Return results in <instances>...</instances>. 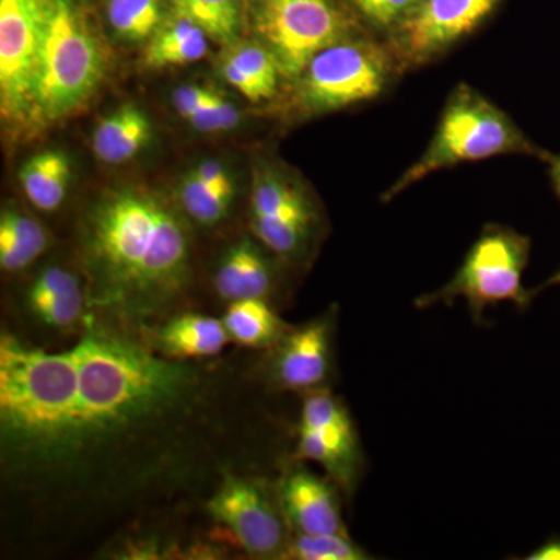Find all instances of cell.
<instances>
[{"label":"cell","instance_id":"obj_1","mask_svg":"<svg viewBox=\"0 0 560 560\" xmlns=\"http://www.w3.org/2000/svg\"><path fill=\"white\" fill-rule=\"evenodd\" d=\"M83 254L94 301L131 316L160 311L189 280L186 223L160 194L143 187L108 190L91 206Z\"/></svg>","mask_w":560,"mask_h":560},{"label":"cell","instance_id":"obj_2","mask_svg":"<svg viewBox=\"0 0 560 560\" xmlns=\"http://www.w3.org/2000/svg\"><path fill=\"white\" fill-rule=\"evenodd\" d=\"M79 458L106 442H131L167 422L194 393V371L153 355L117 330L94 327L75 346Z\"/></svg>","mask_w":560,"mask_h":560},{"label":"cell","instance_id":"obj_3","mask_svg":"<svg viewBox=\"0 0 560 560\" xmlns=\"http://www.w3.org/2000/svg\"><path fill=\"white\" fill-rule=\"evenodd\" d=\"M0 434L7 466L58 470L79 459V363L75 349L46 352L3 334Z\"/></svg>","mask_w":560,"mask_h":560},{"label":"cell","instance_id":"obj_4","mask_svg":"<svg viewBox=\"0 0 560 560\" xmlns=\"http://www.w3.org/2000/svg\"><path fill=\"white\" fill-rule=\"evenodd\" d=\"M108 55L81 0H46L27 131H43L83 108L106 75Z\"/></svg>","mask_w":560,"mask_h":560},{"label":"cell","instance_id":"obj_5","mask_svg":"<svg viewBox=\"0 0 560 560\" xmlns=\"http://www.w3.org/2000/svg\"><path fill=\"white\" fill-rule=\"evenodd\" d=\"M504 154H528L545 161L551 156L530 142L499 106L474 88L459 84L445 103L440 124L422 156L386 190L382 200H393L433 173Z\"/></svg>","mask_w":560,"mask_h":560},{"label":"cell","instance_id":"obj_6","mask_svg":"<svg viewBox=\"0 0 560 560\" xmlns=\"http://www.w3.org/2000/svg\"><path fill=\"white\" fill-rule=\"evenodd\" d=\"M530 238L511 228L488 224L467 250L458 271L442 289L416 300L418 308L466 301L471 319L482 324L486 308L512 304L526 311L536 298L525 289L523 275L529 264Z\"/></svg>","mask_w":560,"mask_h":560},{"label":"cell","instance_id":"obj_7","mask_svg":"<svg viewBox=\"0 0 560 560\" xmlns=\"http://www.w3.org/2000/svg\"><path fill=\"white\" fill-rule=\"evenodd\" d=\"M250 24L282 77L298 80L320 50L349 38L353 22L330 0H248Z\"/></svg>","mask_w":560,"mask_h":560},{"label":"cell","instance_id":"obj_8","mask_svg":"<svg viewBox=\"0 0 560 560\" xmlns=\"http://www.w3.org/2000/svg\"><path fill=\"white\" fill-rule=\"evenodd\" d=\"M393 72L388 50L371 40L345 38L312 58L298 79V97L308 113H331L377 97Z\"/></svg>","mask_w":560,"mask_h":560},{"label":"cell","instance_id":"obj_9","mask_svg":"<svg viewBox=\"0 0 560 560\" xmlns=\"http://www.w3.org/2000/svg\"><path fill=\"white\" fill-rule=\"evenodd\" d=\"M46 0H0V114L27 130Z\"/></svg>","mask_w":560,"mask_h":560},{"label":"cell","instance_id":"obj_10","mask_svg":"<svg viewBox=\"0 0 560 560\" xmlns=\"http://www.w3.org/2000/svg\"><path fill=\"white\" fill-rule=\"evenodd\" d=\"M206 508L248 555L282 559L291 529L279 490H271L261 481L226 477Z\"/></svg>","mask_w":560,"mask_h":560},{"label":"cell","instance_id":"obj_11","mask_svg":"<svg viewBox=\"0 0 560 560\" xmlns=\"http://www.w3.org/2000/svg\"><path fill=\"white\" fill-rule=\"evenodd\" d=\"M294 458L319 464L331 481L352 492L363 470L355 423L330 390L315 389L302 401Z\"/></svg>","mask_w":560,"mask_h":560},{"label":"cell","instance_id":"obj_12","mask_svg":"<svg viewBox=\"0 0 560 560\" xmlns=\"http://www.w3.org/2000/svg\"><path fill=\"white\" fill-rule=\"evenodd\" d=\"M315 208L307 194L285 175L264 168L254 176L249 224L264 246L283 259L304 256L316 231Z\"/></svg>","mask_w":560,"mask_h":560},{"label":"cell","instance_id":"obj_13","mask_svg":"<svg viewBox=\"0 0 560 560\" xmlns=\"http://www.w3.org/2000/svg\"><path fill=\"white\" fill-rule=\"evenodd\" d=\"M501 0H419L393 28V55L408 66L433 60L474 32Z\"/></svg>","mask_w":560,"mask_h":560},{"label":"cell","instance_id":"obj_14","mask_svg":"<svg viewBox=\"0 0 560 560\" xmlns=\"http://www.w3.org/2000/svg\"><path fill=\"white\" fill-rule=\"evenodd\" d=\"M334 318V315L320 316L283 334L272 360V378L280 389L311 393L327 381Z\"/></svg>","mask_w":560,"mask_h":560},{"label":"cell","instance_id":"obj_15","mask_svg":"<svg viewBox=\"0 0 560 560\" xmlns=\"http://www.w3.org/2000/svg\"><path fill=\"white\" fill-rule=\"evenodd\" d=\"M340 486L324 480L305 467H291L279 486V499L291 533L341 534Z\"/></svg>","mask_w":560,"mask_h":560},{"label":"cell","instance_id":"obj_16","mask_svg":"<svg viewBox=\"0 0 560 560\" xmlns=\"http://www.w3.org/2000/svg\"><path fill=\"white\" fill-rule=\"evenodd\" d=\"M220 72L228 84L253 103L271 98L282 77L275 55L260 40L237 39L228 44Z\"/></svg>","mask_w":560,"mask_h":560},{"label":"cell","instance_id":"obj_17","mask_svg":"<svg viewBox=\"0 0 560 560\" xmlns=\"http://www.w3.org/2000/svg\"><path fill=\"white\" fill-rule=\"evenodd\" d=\"M151 138L149 114L135 103H125L98 121L92 135V151L103 164L120 165L135 160Z\"/></svg>","mask_w":560,"mask_h":560},{"label":"cell","instance_id":"obj_18","mask_svg":"<svg viewBox=\"0 0 560 560\" xmlns=\"http://www.w3.org/2000/svg\"><path fill=\"white\" fill-rule=\"evenodd\" d=\"M215 289L223 300H265L272 289V271L260 249L248 238L235 243L220 261Z\"/></svg>","mask_w":560,"mask_h":560},{"label":"cell","instance_id":"obj_19","mask_svg":"<svg viewBox=\"0 0 560 560\" xmlns=\"http://www.w3.org/2000/svg\"><path fill=\"white\" fill-rule=\"evenodd\" d=\"M210 36L189 18L171 10L143 50V62L151 69L180 68L202 60L209 54Z\"/></svg>","mask_w":560,"mask_h":560},{"label":"cell","instance_id":"obj_20","mask_svg":"<svg viewBox=\"0 0 560 560\" xmlns=\"http://www.w3.org/2000/svg\"><path fill=\"white\" fill-rule=\"evenodd\" d=\"M230 340L223 320L197 313L176 316L158 331V345L175 359L219 355Z\"/></svg>","mask_w":560,"mask_h":560},{"label":"cell","instance_id":"obj_21","mask_svg":"<svg viewBox=\"0 0 560 560\" xmlns=\"http://www.w3.org/2000/svg\"><path fill=\"white\" fill-rule=\"evenodd\" d=\"M18 179L25 197L36 209L54 212L68 195L72 162L65 151H39L22 164Z\"/></svg>","mask_w":560,"mask_h":560},{"label":"cell","instance_id":"obj_22","mask_svg":"<svg viewBox=\"0 0 560 560\" xmlns=\"http://www.w3.org/2000/svg\"><path fill=\"white\" fill-rule=\"evenodd\" d=\"M231 340L248 348L275 345L285 334V324L261 298L231 302L223 318Z\"/></svg>","mask_w":560,"mask_h":560},{"label":"cell","instance_id":"obj_23","mask_svg":"<svg viewBox=\"0 0 560 560\" xmlns=\"http://www.w3.org/2000/svg\"><path fill=\"white\" fill-rule=\"evenodd\" d=\"M168 13V0H108L106 3L110 31L128 44L149 43Z\"/></svg>","mask_w":560,"mask_h":560},{"label":"cell","instance_id":"obj_24","mask_svg":"<svg viewBox=\"0 0 560 560\" xmlns=\"http://www.w3.org/2000/svg\"><path fill=\"white\" fill-rule=\"evenodd\" d=\"M168 5L200 25L210 39L228 46L238 38L243 24L242 0H168Z\"/></svg>","mask_w":560,"mask_h":560},{"label":"cell","instance_id":"obj_25","mask_svg":"<svg viewBox=\"0 0 560 560\" xmlns=\"http://www.w3.org/2000/svg\"><path fill=\"white\" fill-rule=\"evenodd\" d=\"M178 198L184 212L202 226L220 223L230 212L235 195L210 186L191 172L179 183Z\"/></svg>","mask_w":560,"mask_h":560},{"label":"cell","instance_id":"obj_26","mask_svg":"<svg viewBox=\"0 0 560 560\" xmlns=\"http://www.w3.org/2000/svg\"><path fill=\"white\" fill-rule=\"evenodd\" d=\"M282 559L294 560H368L370 552L350 539L348 533H291Z\"/></svg>","mask_w":560,"mask_h":560},{"label":"cell","instance_id":"obj_27","mask_svg":"<svg viewBox=\"0 0 560 560\" xmlns=\"http://www.w3.org/2000/svg\"><path fill=\"white\" fill-rule=\"evenodd\" d=\"M186 121L194 130L201 132L231 131L241 124V110L230 98L212 88L208 98Z\"/></svg>","mask_w":560,"mask_h":560},{"label":"cell","instance_id":"obj_28","mask_svg":"<svg viewBox=\"0 0 560 560\" xmlns=\"http://www.w3.org/2000/svg\"><path fill=\"white\" fill-rule=\"evenodd\" d=\"M0 228L16 238L22 248L28 250L35 259L49 246V235L38 220L18 209H3L0 215Z\"/></svg>","mask_w":560,"mask_h":560},{"label":"cell","instance_id":"obj_29","mask_svg":"<svg viewBox=\"0 0 560 560\" xmlns=\"http://www.w3.org/2000/svg\"><path fill=\"white\" fill-rule=\"evenodd\" d=\"M31 307L33 313L47 326L70 327L79 323L81 315H83V290L61 294V296L38 302V304L31 305Z\"/></svg>","mask_w":560,"mask_h":560},{"label":"cell","instance_id":"obj_30","mask_svg":"<svg viewBox=\"0 0 560 560\" xmlns=\"http://www.w3.org/2000/svg\"><path fill=\"white\" fill-rule=\"evenodd\" d=\"M350 2L375 27L393 31L411 13L419 0H350Z\"/></svg>","mask_w":560,"mask_h":560},{"label":"cell","instance_id":"obj_31","mask_svg":"<svg viewBox=\"0 0 560 560\" xmlns=\"http://www.w3.org/2000/svg\"><path fill=\"white\" fill-rule=\"evenodd\" d=\"M79 290H81L80 280L75 275L61 267H50L40 271L38 278L32 283L28 290V304L35 305Z\"/></svg>","mask_w":560,"mask_h":560},{"label":"cell","instance_id":"obj_32","mask_svg":"<svg viewBox=\"0 0 560 560\" xmlns=\"http://www.w3.org/2000/svg\"><path fill=\"white\" fill-rule=\"evenodd\" d=\"M27 249L22 248L9 231L0 228V267L5 271H21L35 261Z\"/></svg>","mask_w":560,"mask_h":560},{"label":"cell","instance_id":"obj_33","mask_svg":"<svg viewBox=\"0 0 560 560\" xmlns=\"http://www.w3.org/2000/svg\"><path fill=\"white\" fill-rule=\"evenodd\" d=\"M189 172L194 173L197 178L210 184V186L219 187V189L228 191V194L235 195V180L221 162L213 160L201 161L200 164L195 165Z\"/></svg>","mask_w":560,"mask_h":560},{"label":"cell","instance_id":"obj_34","mask_svg":"<svg viewBox=\"0 0 560 560\" xmlns=\"http://www.w3.org/2000/svg\"><path fill=\"white\" fill-rule=\"evenodd\" d=\"M523 560H560V536H551Z\"/></svg>","mask_w":560,"mask_h":560},{"label":"cell","instance_id":"obj_35","mask_svg":"<svg viewBox=\"0 0 560 560\" xmlns=\"http://www.w3.org/2000/svg\"><path fill=\"white\" fill-rule=\"evenodd\" d=\"M548 162H550L552 187H555L556 195H558L560 201V156H550Z\"/></svg>","mask_w":560,"mask_h":560},{"label":"cell","instance_id":"obj_36","mask_svg":"<svg viewBox=\"0 0 560 560\" xmlns=\"http://www.w3.org/2000/svg\"><path fill=\"white\" fill-rule=\"evenodd\" d=\"M550 287H560V268L558 271L555 272V275L551 276V278H548L547 280H545L544 283H540V285L537 287V289L533 290L537 296V294L541 293V291L544 290L550 289Z\"/></svg>","mask_w":560,"mask_h":560}]
</instances>
